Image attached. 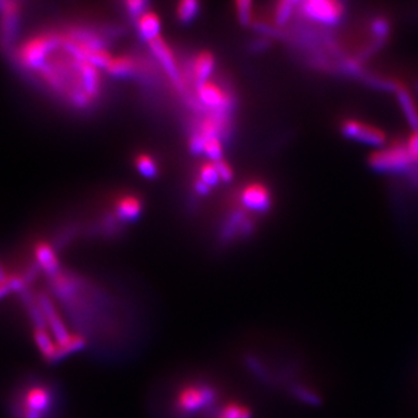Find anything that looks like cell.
<instances>
[{
	"label": "cell",
	"instance_id": "cell-1",
	"mask_svg": "<svg viewBox=\"0 0 418 418\" xmlns=\"http://www.w3.org/2000/svg\"><path fill=\"white\" fill-rule=\"evenodd\" d=\"M63 36L59 33H41L26 41L18 52V60L23 68L37 71L49 61L50 54L61 48Z\"/></svg>",
	"mask_w": 418,
	"mask_h": 418
},
{
	"label": "cell",
	"instance_id": "cell-2",
	"mask_svg": "<svg viewBox=\"0 0 418 418\" xmlns=\"http://www.w3.org/2000/svg\"><path fill=\"white\" fill-rule=\"evenodd\" d=\"M217 401V393L205 383H191L185 386L176 398V408L183 415L202 412Z\"/></svg>",
	"mask_w": 418,
	"mask_h": 418
},
{
	"label": "cell",
	"instance_id": "cell-3",
	"mask_svg": "<svg viewBox=\"0 0 418 418\" xmlns=\"http://www.w3.org/2000/svg\"><path fill=\"white\" fill-rule=\"evenodd\" d=\"M368 161L375 171L388 172V174L405 172L413 163L410 154L406 149V144H401V143H395L388 148L373 153Z\"/></svg>",
	"mask_w": 418,
	"mask_h": 418
},
{
	"label": "cell",
	"instance_id": "cell-4",
	"mask_svg": "<svg viewBox=\"0 0 418 418\" xmlns=\"http://www.w3.org/2000/svg\"><path fill=\"white\" fill-rule=\"evenodd\" d=\"M196 98L210 113L228 114L233 107V99L228 91L211 79L196 85Z\"/></svg>",
	"mask_w": 418,
	"mask_h": 418
},
{
	"label": "cell",
	"instance_id": "cell-5",
	"mask_svg": "<svg viewBox=\"0 0 418 418\" xmlns=\"http://www.w3.org/2000/svg\"><path fill=\"white\" fill-rule=\"evenodd\" d=\"M300 8L307 19L324 25H335L344 15V4L335 0H309L300 3Z\"/></svg>",
	"mask_w": 418,
	"mask_h": 418
},
{
	"label": "cell",
	"instance_id": "cell-6",
	"mask_svg": "<svg viewBox=\"0 0 418 418\" xmlns=\"http://www.w3.org/2000/svg\"><path fill=\"white\" fill-rule=\"evenodd\" d=\"M342 134L352 140L380 147L386 143V134L375 126L363 123L357 119H345L342 125Z\"/></svg>",
	"mask_w": 418,
	"mask_h": 418
},
{
	"label": "cell",
	"instance_id": "cell-7",
	"mask_svg": "<svg viewBox=\"0 0 418 418\" xmlns=\"http://www.w3.org/2000/svg\"><path fill=\"white\" fill-rule=\"evenodd\" d=\"M240 202L247 210L255 213H266L272 205V198L267 186L255 182L242 187L240 192Z\"/></svg>",
	"mask_w": 418,
	"mask_h": 418
},
{
	"label": "cell",
	"instance_id": "cell-8",
	"mask_svg": "<svg viewBox=\"0 0 418 418\" xmlns=\"http://www.w3.org/2000/svg\"><path fill=\"white\" fill-rule=\"evenodd\" d=\"M149 46H151V50H152L154 57L160 61V64L163 65V68L168 74V76L172 79V81L179 88H182V85H183V76H182L179 64H178V61H176V59H175L171 48L168 46V43L160 37V39H154L152 42H149Z\"/></svg>",
	"mask_w": 418,
	"mask_h": 418
},
{
	"label": "cell",
	"instance_id": "cell-9",
	"mask_svg": "<svg viewBox=\"0 0 418 418\" xmlns=\"http://www.w3.org/2000/svg\"><path fill=\"white\" fill-rule=\"evenodd\" d=\"M23 406L39 415H46L52 410V393L45 386H32L23 395Z\"/></svg>",
	"mask_w": 418,
	"mask_h": 418
},
{
	"label": "cell",
	"instance_id": "cell-10",
	"mask_svg": "<svg viewBox=\"0 0 418 418\" xmlns=\"http://www.w3.org/2000/svg\"><path fill=\"white\" fill-rule=\"evenodd\" d=\"M143 213V202L136 195H123L116 199L115 216L125 222L136 221Z\"/></svg>",
	"mask_w": 418,
	"mask_h": 418
},
{
	"label": "cell",
	"instance_id": "cell-11",
	"mask_svg": "<svg viewBox=\"0 0 418 418\" xmlns=\"http://www.w3.org/2000/svg\"><path fill=\"white\" fill-rule=\"evenodd\" d=\"M216 70V59L210 52H200L195 56L191 65V75L195 80V85L209 81Z\"/></svg>",
	"mask_w": 418,
	"mask_h": 418
},
{
	"label": "cell",
	"instance_id": "cell-12",
	"mask_svg": "<svg viewBox=\"0 0 418 418\" xmlns=\"http://www.w3.org/2000/svg\"><path fill=\"white\" fill-rule=\"evenodd\" d=\"M136 21H137V29H138L140 36L145 39L148 43L152 42L154 39H160L161 19H160L158 14L148 10L140 18H137Z\"/></svg>",
	"mask_w": 418,
	"mask_h": 418
},
{
	"label": "cell",
	"instance_id": "cell-13",
	"mask_svg": "<svg viewBox=\"0 0 418 418\" xmlns=\"http://www.w3.org/2000/svg\"><path fill=\"white\" fill-rule=\"evenodd\" d=\"M34 255H36V259L39 262V267L45 272H48L49 275H56L59 272L60 264H59L57 255L49 244H46V242L37 244Z\"/></svg>",
	"mask_w": 418,
	"mask_h": 418
},
{
	"label": "cell",
	"instance_id": "cell-14",
	"mask_svg": "<svg viewBox=\"0 0 418 418\" xmlns=\"http://www.w3.org/2000/svg\"><path fill=\"white\" fill-rule=\"evenodd\" d=\"M138 70V63L132 56H118L113 57L106 68L109 75L115 77L132 76Z\"/></svg>",
	"mask_w": 418,
	"mask_h": 418
},
{
	"label": "cell",
	"instance_id": "cell-15",
	"mask_svg": "<svg viewBox=\"0 0 418 418\" xmlns=\"http://www.w3.org/2000/svg\"><path fill=\"white\" fill-rule=\"evenodd\" d=\"M85 345H87V340L81 335H71L68 340L60 342V344L56 342V352H54L52 363H57V362L63 360L64 357H67L72 353H76L79 351H81Z\"/></svg>",
	"mask_w": 418,
	"mask_h": 418
},
{
	"label": "cell",
	"instance_id": "cell-16",
	"mask_svg": "<svg viewBox=\"0 0 418 418\" xmlns=\"http://www.w3.org/2000/svg\"><path fill=\"white\" fill-rule=\"evenodd\" d=\"M34 342L39 346L41 355L49 363L53 362V356L56 352V342L48 328H34Z\"/></svg>",
	"mask_w": 418,
	"mask_h": 418
},
{
	"label": "cell",
	"instance_id": "cell-17",
	"mask_svg": "<svg viewBox=\"0 0 418 418\" xmlns=\"http://www.w3.org/2000/svg\"><path fill=\"white\" fill-rule=\"evenodd\" d=\"M398 101L404 109V113L408 118L409 125L413 127V132L418 130V110L413 102V99L410 98L409 92L405 88H398Z\"/></svg>",
	"mask_w": 418,
	"mask_h": 418
},
{
	"label": "cell",
	"instance_id": "cell-18",
	"mask_svg": "<svg viewBox=\"0 0 418 418\" xmlns=\"http://www.w3.org/2000/svg\"><path fill=\"white\" fill-rule=\"evenodd\" d=\"M134 164L141 176L147 179H153L158 175V165L151 154L140 153L134 158Z\"/></svg>",
	"mask_w": 418,
	"mask_h": 418
},
{
	"label": "cell",
	"instance_id": "cell-19",
	"mask_svg": "<svg viewBox=\"0 0 418 418\" xmlns=\"http://www.w3.org/2000/svg\"><path fill=\"white\" fill-rule=\"evenodd\" d=\"M198 179H200L205 185H207L210 189L217 186L221 179H220V174H218V169H217V165L214 161H209L206 160L205 163H202L199 165V169H198Z\"/></svg>",
	"mask_w": 418,
	"mask_h": 418
},
{
	"label": "cell",
	"instance_id": "cell-20",
	"mask_svg": "<svg viewBox=\"0 0 418 418\" xmlns=\"http://www.w3.org/2000/svg\"><path fill=\"white\" fill-rule=\"evenodd\" d=\"M199 14V3L195 0H183L176 7V17L182 23H190Z\"/></svg>",
	"mask_w": 418,
	"mask_h": 418
},
{
	"label": "cell",
	"instance_id": "cell-21",
	"mask_svg": "<svg viewBox=\"0 0 418 418\" xmlns=\"http://www.w3.org/2000/svg\"><path fill=\"white\" fill-rule=\"evenodd\" d=\"M203 153L206 154L209 161H220L224 158V147L220 137H210L205 140Z\"/></svg>",
	"mask_w": 418,
	"mask_h": 418
},
{
	"label": "cell",
	"instance_id": "cell-22",
	"mask_svg": "<svg viewBox=\"0 0 418 418\" xmlns=\"http://www.w3.org/2000/svg\"><path fill=\"white\" fill-rule=\"evenodd\" d=\"M298 6H300L298 1H280L275 10L276 23L284 25L291 18V15L295 11V7H298Z\"/></svg>",
	"mask_w": 418,
	"mask_h": 418
},
{
	"label": "cell",
	"instance_id": "cell-23",
	"mask_svg": "<svg viewBox=\"0 0 418 418\" xmlns=\"http://www.w3.org/2000/svg\"><path fill=\"white\" fill-rule=\"evenodd\" d=\"M251 413L247 408L237 405V404H229L228 406L222 410L221 418H249Z\"/></svg>",
	"mask_w": 418,
	"mask_h": 418
},
{
	"label": "cell",
	"instance_id": "cell-24",
	"mask_svg": "<svg viewBox=\"0 0 418 418\" xmlns=\"http://www.w3.org/2000/svg\"><path fill=\"white\" fill-rule=\"evenodd\" d=\"M23 286H25V280L22 278H18V276H11V279L8 282H4V283L0 282V298L4 297L10 291L22 290Z\"/></svg>",
	"mask_w": 418,
	"mask_h": 418
},
{
	"label": "cell",
	"instance_id": "cell-25",
	"mask_svg": "<svg viewBox=\"0 0 418 418\" xmlns=\"http://www.w3.org/2000/svg\"><path fill=\"white\" fill-rule=\"evenodd\" d=\"M125 7L126 10L137 19L140 18L145 11H148V3L147 1H138V0H130V1H126L125 3Z\"/></svg>",
	"mask_w": 418,
	"mask_h": 418
},
{
	"label": "cell",
	"instance_id": "cell-26",
	"mask_svg": "<svg viewBox=\"0 0 418 418\" xmlns=\"http://www.w3.org/2000/svg\"><path fill=\"white\" fill-rule=\"evenodd\" d=\"M238 19L242 23H249L252 19V3L251 1H238L236 4Z\"/></svg>",
	"mask_w": 418,
	"mask_h": 418
},
{
	"label": "cell",
	"instance_id": "cell-27",
	"mask_svg": "<svg viewBox=\"0 0 418 418\" xmlns=\"http://www.w3.org/2000/svg\"><path fill=\"white\" fill-rule=\"evenodd\" d=\"M371 29H373V33L378 39H386L388 36V32H390V25L384 18H375L373 21Z\"/></svg>",
	"mask_w": 418,
	"mask_h": 418
},
{
	"label": "cell",
	"instance_id": "cell-28",
	"mask_svg": "<svg viewBox=\"0 0 418 418\" xmlns=\"http://www.w3.org/2000/svg\"><path fill=\"white\" fill-rule=\"evenodd\" d=\"M216 165H217V169H218L221 182H230V180L233 179L234 174H233V169H231V167L229 165L228 161H225V160L222 158V160L217 161Z\"/></svg>",
	"mask_w": 418,
	"mask_h": 418
},
{
	"label": "cell",
	"instance_id": "cell-29",
	"mask_svg": "<svg viewBox=\"0 0 418 418\" xmlns=\"http://www.w3.org/2000/svg\"><path fill=\"white\" fill-rule=\"evenodd\" d=\"M406 149L413 163H418V130H415L406 143Z\"/></svg>",
	"mask_w": 418,
	"mask_h": 418
},
{
	"label": "cell",
	"instance_id": "cell-30",
	"mask_svg": "<svg viewBox=\"0 0 418 418\" xmlns=\"http://www.w3.org/2000/svg\"><path fill=\"white\" fill-rule=\"evenodd\" d=\"M195 191H196V194H199V195H207L209 192H210V187L207 186V185H205L200 179H196L195 180Z\"/></svg>",
	"mask_w": 418,
	"mask_h": 418
}]
</instances>
